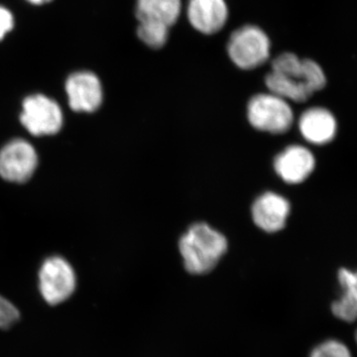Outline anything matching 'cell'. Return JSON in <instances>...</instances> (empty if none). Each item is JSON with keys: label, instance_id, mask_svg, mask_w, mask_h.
<instances>
[{"label": "cell", "instance_id": "obj_1", "mask_svg": "<svg viewBox=\"0 0 357 357\" xmlns=\"http://www.w3.org/2000/svg\"><path fill=\"white\" fill-rule=\"evenodd\" d=\"M265 84L273 95L286 100L304 102L312 93L325 88L326 77L314 61L283 53L272 62V70L265 77Z\"/></svg>", "mask_w": 357, "mask_h": 357}, {"label": "cell", "instance_id": "obj_2", "mask_svg": "<svg viewBox=\"0 0 357 357\" xmlns=\"http://www.w3.org/2000/svg\"><path fill=\"white\" fill-rule=\"evenodd\" d=\"M185 269L192 275L210 273L227 250V241L206 223L192 225L178 243Z\"/></svg>", "mask_w": 357, "mask_h": 357}, {"label": "cell", "instance_id": "obj_3", "mask_svg": "<svg viewBox=\"0 0 357 357\" xmlns=\"http://www.w3.org/2000/svg\"><path fill=\"white\" fill-rule=\"evenodd\" d=\"M271 42L266 33L255 25H244L230 36L227 53L230 60L243 70H253L267 62Z\"/></svg>", "mask_w": 357, "mask_h": 357}, {"label": "cell", "instance_id": "obj_4", "mask_svg": "<svg viewBox=\"0 0 357 357\" xmlns=\"http://www.w3.org/2000/svg\"><path fill=\"white\" fill-rule=\"evenodd\" d=\"M248 121L253 128L273 134L287 132L294 115L287 100L273 93H260L249 100Z\"/></svg>", "mask_w": 357, "mask_h": 357}, {"label": "cell", "instance_id": "obj_5", "mask_svg": "<svg viewBox=\"0 0 357 357\" xmlns=\"http://www.w3.org/2000/svg\"><path fill=\"white\" fill-rule=\"evenodd\" d=\"M77 287L74 268L61 256L47 258L39 270V290L47 304L57 306L69 299Z\"/></svg>", "mask_w": 357, "mask_h": 357}, {"label": "cell", "instance_id": "obj_6", "mask_svg": "<svg viewBox=\"0 0 357 357\" xmlns=\"http://www.w3.org/2000/svg\"><path fill=\"white\" fill-rule=\"evenodd\" d=\"M20 119L28 132L38 137L55 135L64 124V114L59 103L41 93L23 100Z\"/></svg>", "mask_w": 357, "mask_h": 357}, {"label": "cell", "instance_id": "obj_7", "mask_svg": "<svg viewBox=\"0 0 357 357\" xmlns=\"http://www.w3.org/2000/svg\"><path fill=\"white\" fill-rule=\"evenodd\" d=\"M39 158L29 141L15 138L0 150V177L6 182L23 184L34 175Z\"/></svg>", "mask_w": 357, "mask_h": 357}, {"label": "cell", "instance_id": "obj_8", "mask_svg": "<svg viewBox=\"0 0 357 357\" xmlns=\"http://www.w3.org/2000/svg\"><path fill=\"white\" fill-rule=\"evenodd\" d=\"M65 86L69 107L74 112L89 114L96 112L102 105V83L93 73H74L68 77Z\"/></svg>", "mask_w": 357, "mask_h": 357}, {"label": "cell", "instance_id": "obj_9", "mask_svg": "<svg viewBox=\"0 0 357 357\" xmlns=\"http://www.w3.org/2000/svg\"><path fill=\"white\" fill-rule=\"evenodd\" d=\"M187 16L197 31L211 35L225 27L229 8L225 0H189Z\"/></svg>", "mask_w": 357, "mask_h": 357}, {"label": "cell", "instance_id": "obj_10", "mask_svg": "<svg viewBox=\"0 0 357 357\" xmlns=\"http://www.w3.org/2000/svg\"><path fill=\"white\" fill-rule=\"evenodd\" d=\"M314 157L307 148L292 145L276 157L274 168L282 180L289 184L304 182L314 169Z\"/></svg>", "mask_w": 357, "mask_h": 357}, {"label": "cell", "instance_id": "obj_11", "mask_svg": "<svg viewBox=\"0 0 357 357\" xmlns=\"http://www.w3.org/2000/svg\"><path fill=\"white\" fill-rule=\"evenodd\" d=\"M289 213L290 204L287 199L271 192L260 196L252 206V218L255 225L270 234L285 227Z\"/></svg>", "mask_w": 357, "mask_h": 357}, {"label": "cell", "instance_id": "obj_12", "mask_svg": "<svg viewBox=\"0 0 357 357\" xmlns=\"http://www.w3.org/2000/svg\"><path fill=\"white\" fill-rule=\"evenodd\" d=\"M299 128L305 139L312 144H326L335 138L337 121L328 109L312 107L301 116Z\"/></svg>", "mask_w": 357, "mask_h": 357}, {"label": "cell", "instance_id": "obj_13", "mask_svg": "<svg viewBox=\"0 0 357 357\" xmlns=\"http://www.w3.org/2000/svg\"><path fill=\"white\" fill-rule=\"evenodd\" d=\"M182 11L181 0H137L136 16L139 22L159 23L171 27Z\"/></svg>", "mask_w": 357, "mask_h": 357}, {"label": "cell", "instance_id": "obj_14", "mask_svg": "<svg viewBox=\"0 0 357 357\" xmlns=\"http://www.w3.org/2000/svg\"><path fill=\"white\" fill-rule=\"evenodd\" d=\"M338 282L342 289L340 299L332 304V312L335 318L352 323L357 316V276L356 272L342 268L337 274Z\"/></svg>", "mask_w": 357, "mask_h": 357}, {"label": "cell", "instance_id": "obj_15", "mask_svg": "<svg viewBox=\"0 0 357 357\" xmlns=\"http://www.w3.org/2000/svg\"><path fill=\"white\" fill-rule=\"evenodd\" d=\"M168 26L154 22H139L137 35L143 43L153 49H160L165 46L169 38Z\"/></svg>", "mask_w": 357, "mask_h": 357}, {"label": "cell", "instance_id": "obj_16", "mask_svg": "<svg viewBox=\"0 0 357 357\" xmlns=\"http://www.w3.org/2000/svg\"><path fill=\"white\" fill-rule=\"evenodd\" d=\"M310 357H352V354L344 342L328 340L317 345Z\"/></svg>", "mask_w": 357, "mask_h": 357}, {"label": "cell", "instance_id": "obj_17", "mask_svg": "<svg viewBox=\"0 0 357 357\" xmlns=\"http://www.w3.org/2000/svg\"><path fill=\"white\" fill-rule=\"evenodd\" d=\"M20 319V312L13 303L0 295V328L8 330Z\"/></svg>", "mask_w": 357, "mask_h": 357}, {"label": "cell", "instance_id": "obj_18", "mask_svg": "<svg viewBox=\"0 0 357 357\" xmlns=\"http://www.w3.org/2000/svg\"><path fill=\"white\" fill-rule=\"evenodd\" d=\"M14 18L13 14L6 7L0 6V41L7 33L13 30Z\"/></svg>", "mask_w": 357, "mask_h": 357}, {"label": "cell", "instance_id": "obj_19", "mask_svg": "<svg viewBox=\"0 0 357 357\" xmlns=\"http://www.w3.org/2000/svg\"><path fill=\"white\" fill-rule=\"evenodd\" d=\"M28 1L31 2L33 4H36V6H40V4L47 3V2L51 1V0H28Z\"/></svg>", "mask_w": 357, "mask_h": 357}]
</instances>
